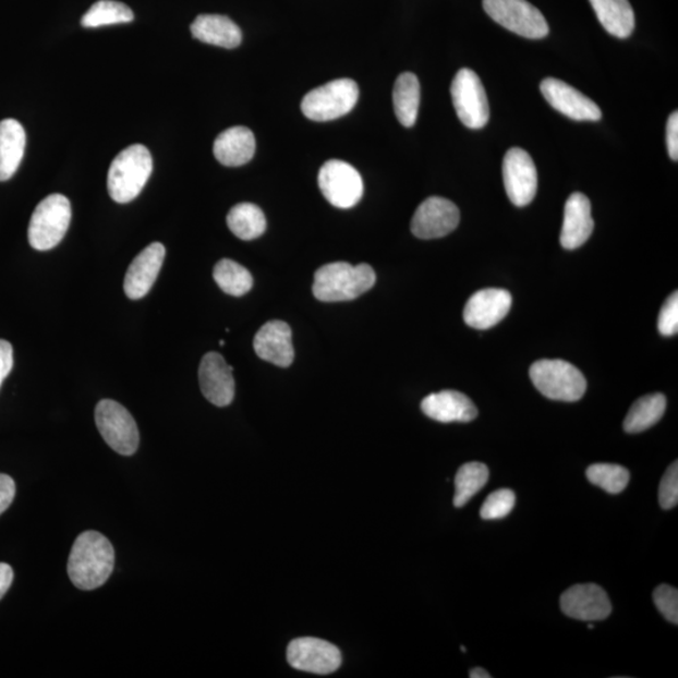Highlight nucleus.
Listing matches in <instances>:
<instances>
[{"mask_svg": "<svg viewBox=\"0 0 678 678\" xmlns=\"http://www.w3.org/2000/svg\"><path fill=\"white\" fill-rule=\"evenodd\" d=\"M214 280L222 292L242 296L251 292L253 277L246 268L234 261L221 259L214 268Z\"/></svg>", "mask_w": 678, "mask_h": 678, "instance_id": "c756f323", "label": "nucleus"}, {"mask_svg": "<svg viewBox=\"0 0 678 678\" xmlns=\"http://www.w3.org/2000/svg\"><path fill=\"white\" fill-rule=\"evenodd\" d=\"M72 218L71 203L61 194L49 195L32 214L28 241L36 251H51L62 242Z\"/></svg>", "mask_w": 678, "mask_h": 678, "instance_id": "20e7f679", "label": "nucleus"}, {"mask_svg": "<svg viewBox=\"0 0 678 678\" xmlns=\"http://www.w3.org/2000/svg\"><path fill=\"white\" fill-rule=\"evenodd\" d=\"M541 90L553 109L569 119L576 121H600L602 119V111L597 104L564 81L545 78Z\"/></svg>", "mask_w": 678, "mask_h": 678, "instance_id": "dca6fc26", "label": "nucleus"}, {"mask_svg": "<svg viewBox=\"0 0 678 678\" xmlns=\"http://www.w3.org/2000/svg\"><path fill=\"white\" fill-rule=\"evenodd\" d=\"M26 131L13 119L0 122V181L10 180L26 152Z\"/></svg>", "mask_w": 678, "mask_h": 678, "instance_id": "b1692460", "label": "nucleus"}, {"mask_svg": "<svg viewBox=\"0 0 678 678\" xmlns=\"http://www.w3.org/2000/svg\"><path fill=\"white\" fill-rule=\"evenodd\" d=\"M254 351L263 361L289 367L294 360L292 329L283 320H270L254 338Z\"/></svg>", "mask_w": 678, "mask_h": 678, "instance_id": "a211bd4d", "label": "nucleus"}, {"mask_svg": "<svg viewBox=\"0 0 678 678\" xmlns=\"http://www.w3.org/2000/svg\"><path fill=\"white\" fill-rule=\"evenodd\" d=\"M14 365L13 347L10 342L0 339V386L4 379L11 374Z\"/></svg>", "mask_w": 678, "mask_h": 678, "instance_id": "58836bf2", "label": "nucleus"}, {"mask_svg": "<svg viewBox=\"0 0 678 678\" xmlns=\"http://www.w3.org/2000/svg\"><path fill=\"white\" fill-rule=\"evenodd\" d=\"M13 569L11 566L0 564V600H2L13 583Z\"/></svg>", "mask_w": 678, "mask_h": 678, "instance_id": "ea45409f", "label": "nucleus"}, {"mask_svg": "<svg viewBox=\"0 0 678 678\" xmlns=\"http://www.w3.org/2000/svg\"><path fill=\"white\" fill-rule=\"evenodd\" d=\"M134 12L126 4L114 0H98L82 16L81 24L85 28L111 26V24L130 23L134 21Z\"/></svg>", "mask_w": 678, "mask_h": 678, "instance_id": "7c9ffc66", "label": "nucleus"}, {"mask_svg": "<svg viewBox=\"0 0 678 678\" xmlns=\"http://www.w3.org/2000/svg\"><path fill=\"white\" fill-rule=\"evenodd\" d=\"M288 664L298 671L329 675L342 665V655L335 644L324 640L303 637L289 643Z\"/></svg>", "mask_w": 678, "mask_h": 678, "instance_id": "9b49d317", "label": "nucleus"}, {"mask_svg": "<svg viewBox=\"0 0 678 678\" xmlns=\"http://www.w3.org/2000/svg\"><path fill=\"white\" fill-rule=\"evenodd\" d=\"M666 397L653 394L637 400L625 419L623 428L628 434H639L656 425L665 415Z\"/></svg>", "mask_w": 678, "mask_h": 678, "instance_id": "bb28decb", "label": "nucleus"}, {"mask_svg": "<svg viewBox=\"0 0 678 678\" xmlns=\"http://www.w3.org/2000/svg\"><path fill=\"white\" fill-rule=\"evenodd\" d=\"M564 614L578 621L595 622L606 619L612 612L608 595L597 584H577L560 597Z\"/></svg>", "mask_w": 678, "mask_h": 678, "instance_id": "2eb2a0df", "label": "nucleus"}, {"mask_svg": "<svg viewBox=\"0 0 678 678\" xmlns=\"http://www.w3.org/2000/svg\"><path fill=\"white\" fill-rule=\"evenodd\" d=\"M659 334L671 337L678 332V295L675 292L661 308L658 317Z\"/></svg>", "mask_w": 678, "mask_h": 678, "instance_id": "c9c22d12", "label": "nucleus"}, {"mask_svg": "<svg viewBox=\"0 0 678 678\" xmlns=\"http://www.w3.org/2000/svg\"><path fill=\"white\" fill-rule=\"evenodd\" d=\"M459 222L458 206L448 198L433 196L419 206L411 221V231L420 239H437L452 233Z\"/></svg>", "mask_w": 678, "mask_h": 678, "instance_id": "ddd939ff", "label": "nucleus"}, {"mask_svg": "<svg viewBox=\"0 0 678 678\" xmlns=\"http://www.w3.org/2000/svg\"><path fill=\"white\" fill-rule=\"evenodd\" d=\"M376 283V273L368 264L351 266L337 262L320 267L314 275L313 294L320 302L353 301Z\"/></svg>", "mask_w": 678, "mask_h": 678, "instance_id": "f03ea898", "label": "nucleus"}, {"mask_svg": "<svg viewBox=\"0 0 678 678\" xmlns=\"http://www.w3.org/2000/svg\"><path fill=\"white\" fill-rule=\"evenodd\" d=\"M516 507V494L510 489H500L487 496L481 509V517L485 520L503 519L510 514Z\"/></svg>", "mask_w": 678, "mask_h": 678, "instance_id": "473e14b6", "label": "nucleus"}, {"mask_svg": "<svg viewBox=\"0 0 678 678\" xmlns=\"http://www.w3.org/2000/svg\"><path fill=\"white\" fill-rule=\"evenodd\" d=\"M586 477L601 489L609 494H619L630 483V471L616 464H594L586 469Z\"/></svg>", "mask_w": 678, "mask_h": 678, "instance_id": "2f4dec72", "label": "nucleus"}, {"mask_svg": "<svg viewBox=\"0 0 678 678\" xmlns=\"http://www.w3.org/2000/svg\"><path fill=\"white\" fill-rule=\"evenodd\" d=\"M192 35L203 44L222 48H237L242 44V31L237 24L220 14H202L193 22Z\"/></svg>", "mask_w": 678, "mask_h": 678, "instance_id": "5701e85b", "label": "nucleus"}, {"mask_svg": "<svg viewBox=\"0 0 678 678\" xmlns=\"http://www.w3.org/2000/svg\"><path fill=\"white\" fill-rule=\"evenodd\" d=\"M15 496V483L11 476L0 474V514L11 507Z\"/></svg>", "mask_w": 678, "mask_h": 678, "instance_id": "4c0bfd02", "label": "nucleus"}, {"mask_svg": "<svg viewBox=\"0 0 678 678\" xmlns=\"http://www.w3.org/2000/svg\"><path fill=\"white\" fill-rule=\"evenodd\" d=\"M167 255V250L161 243H153L140 253L134 262L131 263L125 277L126 295L130 300H142L156 282L162 263Z\"/></svg>", "mask_w": 678, "mask_h": 678, "instance_id": "6ab92c4d", "label": "nucleus"}, {"mask_svg": "<svg viewBox=\"0 0 678 678\" xmlns=\"http://www.w3.org/2000/svg\"><path fill=\"white\" fill-rule=\"evenodd\" d=\"M666 143L669 157L674 161L678 160V113L669 116L666 128Z\"/></svg>", "mask_w": 678, "mask_h": 678, "instance_id": "e433bc0d", "label": "nucleus"}, {"mask_svg": "<svg viewBox=\"0 0 678 678\" xmlns=\"http://www.w3.org/2000/svg\"><path fill=\"white\" fill-rule=\"evenodd\" d=\"M489 481V469L483 462H468L455 476L453 506L462 508L483 489Z\"/></svg>", "mask_w": 678, "mask_h": 678, "instance_id": "c85d7f7f", "label": "nucleus"}, {"mask_svg": "<svg viewBox=\"0 0 678 678\" xmlns=\"http://www.w3.org/2000/svg\"><path fill=\"white\" fill-rule=\"evenodd\" d=\"M228 227L242 241H254L267 229L266 215L259 206L242 203L234 206L227 217Z\"/></svg>", "mask_w": 678, "mask_h": 678, "instance_id": "cd10ccee", "label": "nucleus"}, {"mask_svg": "<svg viewBox=\"0 0 678 678\" xmlns=\"http://www.w3.org/2000/svg\"><path fill=\"white\" fill-rule=\"evenodd\" d=\"M511 303V294L506 289H482L470 296L465 305V324L475 329H489L507 317Z\"/></svg>", "mask_w": 678, "mask_h": 678, "instance_id": "f3484780", "label": "nucleus"}, {"mask_svg": "<svg viewBox=\"0 0 678 678\" xmlns=\"http://www.w3.org/2000/svg\"><path fill=\"white\" fill-rule=\"evenodd\" d=\"M461 651L462 652H467V649L461 646Z\"/></svg>", "mask_w": 678, "mask_h": 678, "instance_id": "37998d69", "label": "nucleus"}, {"mask_svg": "<svg viewBox=\"0 0 678 678\" xmlns=\"http://www.w3.org/2000/svg\"><path fill=\"white\" fill-rule=\"evenodd\" d=\"M597 19L610 36L628 38L634 31V12L628 0H590Z\"/></svg>", "mask_w": 678, "mask_h": 678, "instance_id": "393cba45", "label": "nucleus"}, {"mask_svg": "<svg viewBox=\"0 0 678 678\" xmlns=\"http://www.w3.org/2000/svg\"><path fill=\"white\" fill-rule=\"evenodd\" d=\"M470 677L471 678H492V675L485 671L484 668L476 667L474 669H471Z\"/></svg>", "mask_w": 678, "mask_h": 678, "instance_id": "a19ab883", "label": "nucleus"}, {"mask_svg": "<svg viewBox=\"0 0 678 678\" xmlns=\"http://www.w3.org/2000/svg\"><path fill=\"white\" fill-rule=\"evenodd\" d=\"M529 374L537 391L550 400L576 402L586 390L582 372L564 360L536 361Z\"/></svg>", "mask_w": 678, "mask_h": 678, "instance_id": "39448f33", "label": "nucleus"}, {"mask_svg": "<svg viewBox=\"0 0 678 678\" xmlns=\"http://www.w3.org/2000/svg\"><path fill=\"white\" fill-rule=\"evenodd\" d=\"M153 156L144 145H131L114 157L107 189L112 201L126 204L143 192L153 173Z\"/></svg>", "mask_w": 678, "mask_h": 678, "instance_id": "7ed1b4c3", "label": "nucleus"}, {"mask_svg": "<svg viewBox=\"0 0 678 678\" xmlns=\"http://www.w3.org/2000/svg\"><path fill=\"white\" fill-rule=\"evenodd\" d=\"M653 602L668 622L678 625V591L674 586L658 585L653 592Z\"/></svg>", "mask_w": 678, "mask_h": 678, "instance_id": "72a5a7b5", "label": "nucleus"}, {"mask_svg": "<svg viewBox=\"0 0 678 678\" xmlns=\"http://www.w3.org/2000/svg\"><path fill=\"white\" fill-rule=\"evenodd\" d=\"M483 5L493 21L518 36L529 39L548 36V22L526 0H483Z\"/></svg>", "mask_w": 678, "mask_h": 678, "instance_id": "0eeeda50", "label": "nucleus"}, {"mask_svg": "<svg viewBox=\"0 0 678 678\" xmlns=\"http://www.w3.org/2000/svg\"><path fill=\"white\" fill-rule=\"evenodd\" d=\"M359 96L360 89L353 80H336L305 95L302 111L312 121H332L351 112Z\"/></svg>", "mask_w": 678, "mask_h": 678, "instance_id": "423d86ee", "label": "nucleus"}, {"mask_svg": "<svg viewBox=\"0 0 678 678\" xmlns=\"http://www.w3.org/2000/svg\"><path fill=\"white\" fill-rule=\"evenodd\" d=\"M99 434L112 450L131 457L138 449L140 435L136 421L119 402L99 401L95 411Z\"/></svg>", "mask_w": 678, "mask_h": 678, "instance_id": "6e6552de", "label": "nucleus"}, {"mask_svg": "<svg viewBox=\"0 0 678 678\" xmlns=\"http://www.w3.org/2000/svg\"><path fill=\"white\" fill-rule=\"evenodd\" d=\"M451 98L459 120L467 128L479 130L489 122V101L481 78L473 70L458 72L451 84Z\"/></svg>", "mask_w": 678, "mask_h": 678, "instance_id": "1a4fd4ad", "label": "nucleus"}, {"mask_svg": "<svg viewBox=\"0 0 678 678\" xmlns=\"http://www.w3.org/2000/svg\"><path fill=\"white\" fill-rule=\"evenodd\" d=\"M233 366L217 352L205 354L198 367V384L206 400L218 408H226L233 402L235 382Z\"/></svg>", "mask_w": 678, "mask_h": 678, "instance_id": "4468645a", "label": "nucleus"}, {"mask_svg": "<svg viewBox=\"0 0 678 678\" xmlns=\"http://www.w3.org/2000/svg\"><path fill=\"white\" fill-rule=\"evenodd\" d=\"M590 630H593L594 625H589Z\"/></svg>", "mask_w": 678, "mask_h": 678, "instance_id": "79ce46f5", "label": "nucleus"}, {"mask_svg": "<svg viewBox=\"0 0 678 678\" xmlns=\"http://www.w3.org/2000/svg\"><path fill=\"white\" fill-rule=\"evenodd\" d=\"M659 506L665 510L673 509L678 503V464L674 461L659 484Z\"/></svg>", "mask_w": 678, "mask_h": 678, "instance_id": "f704fd0d", "label": "nucleus"}, {"mask_svg": "<svg viewBox=\"0 0 678 678\" xmlns=\"http://www.w3.org/2000/svg\"><path fill=\"white\" fill-rule=\"evenodd\" d=\"M421 88L415 74H400L394 87V107L397 120L404 128L415 125L420 109Z\"/></svg>", "mask_w": 678, "mask_h": 678, "instance_id": "a878e982", "label": "nucleus"}, {"mask_svg": "<svg viewBox=\"0 0 678 678\" xmlns=\"http://www.w3.org/2000/svg\"><path fill=\"white\" fill-rule=\"evenodd\" d=\"M421 410L443 424L470 423L477 416L474 402L467 395L452 390L428 395L421 402Z\"/></svg>", "mask_w": 678, "mask_h": 678, "instance_id": "aec40b11", "label": "nucleus"}, {"mask_svg": "<svg viewBox=\"0 0 678 678\" xmlns=\"http://www.w3.org/2000/svg\"><path fill=\"white\" fill-rule=\"evenodd\" d=\"M318 185L329 204L339 209H351L363 195V181L352 165L329 160L320 168Z\"/></svg>", "mask_w": 678, "mask_h": 678, "instance_id": "9d476101", "label": "nucleus"}, {"mask_svg": "<svg viewBox=\"0 0 678 678\" xmlns=\"http://www.w3.org/2000/svg\"><path fill=\"white\" fill-rule=\"evenodd\" d=\"M114 550L101 533L89 531L74 541L69 558V576L74 586L94 591L104 585L113 572Z\"/></svg>", "mask_w": 678, "mask_h": 678, "instance_id": "f257e3e1", "label": "nucleus"}, {"mask_svg": "<svg viewBox=\"0 0 678 678\" xmlns=\"http://www.w3.org/2000/svg\"><path fill=\"white\" fill-rule=\"evenodd\" d=\"M594 221L590 198L574 193L568 197L565 221L561 227L560 244L568 251L582 246L593 233Z\"/></svg>", "mask_w": 678, "mask_h": 678, "instance_id": "412c9836", "label": "nucleus"}, {"mask_svg": "<svg viewBox=\"0 0 678 678\" xmlns=\"http://www.w3.org/2000/svg\"><path fill=\"white\" fill-rule=\"evenodd\" d=\"M254 154V134L244 126L230 128L221 132L214 143V155L226 167H242L253 159Z\"/></svg>", "mask_w": 678, "mask_h": 678, "instance_id": "4be33fe9", "label": "nucleus"}, {"mask_svg": "<svg viewBox=\"0 0 678 678\" xmlns=\"http://www.w3.org/2000/svg\"><path fill=\"white\" fill-rule=\"evenodd\" d=\"M503 179L512 204L522 208L534 201L537 173L531 155L523 148L512 147L504 157Z\"/></svg>", "mask_w": 678, "mask_h": 678, "instance_id": "f8f14e48", "label": "nucleus"}]
</instances>
